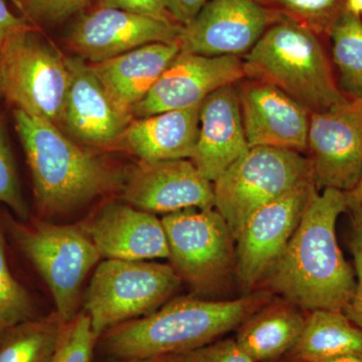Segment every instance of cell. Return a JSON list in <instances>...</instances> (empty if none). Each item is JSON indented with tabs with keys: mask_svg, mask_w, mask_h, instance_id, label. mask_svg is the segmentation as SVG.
Listing matches in <instances>:
<instances>
[{
	"mask_svg": "<svg viewBox=\"0 0 362 362\" xmlns=\"http://www.w3.org/2000/svg\"><path fill=\"white\" fill-rule=\"evenodd\" d=\"M170 265L106 259L98 265L84 295V310L100 337L119 324L153 313L180 289Z\"/></svg>",
	"mask_w": 362,
	"mask_h": 362,
	"instance_id": "7",
	"label": "cell"
},
{
	"mask_svg": "<svg viewBox=\"0 0 362 362\" xmlns=\"http://www.w3.org/2000/svg\"><path fill=\"white\" fill-rule=\"evenodd\" d=\"M70 71L66 58L37 28L13 35L0 47V90L28 115L62 130Z\"/></svg>",
	"mask_w": 362,
	"mask_h": 362,
	"instance_id": "5",
	"label": "cell"
},
{
	"mask_svg": "<svg viewBox=\"0 0 362 362\" xmlns=\"http://www.w3.org/2000/svg\"><path fill=\"white\" fill-rule=\"evenodd\" d=\"M93 0H20L18 6L33 23L56 25L80 13Z\"/></svg>",
	"mask_w": 362,
	"mask_h": 362,
	"instance_id": "30",
	"label": "cell"
},
{
	"mask_svg": "<svg viewBox=\"0 0 362 362\" xmlns=\"http://www.w3.org/2000/svg\"><path fill=\"white\" fill-rule=\"evenodd\" d=\"M347 209H354L362 216V175L356 187L345 192Z\"/></svg>",
	"mask_w": 362,
	"mask_h": 362,
	"instance_id": "36",
	"label": "cell"
},
{
	"mask_svg": "<svg viewBox=\"0 0 362 362\" xmlns=\"http://www.w3.org/2000/svg\"><path fill=\"white\" fill-rule=\"evenodd\" d=\"M199 132L192 160L214 182L249 151L235 84L223 86L204 100Z\"/></svg>",
	"mask_w": 362,
	"mask_h": 362,
	"instance_id": "19",
	"label": "cell"
},
{
	"mask_svg": "<svg viewBox=\"0 0 362 362\" xmlns=\"http://www.w3.org/2000/svg\"><path fill=\"white\" fill-rule=\"evenodd\" d=\"M235 86L250 148L274 147L306 153L310 112L262 81L244 78Z\"/></svg>",
	"mask_w": 362,
	"mask_h": 362,
	"instance_id": "16",
	"label": "cell"
},
{
	"mask_svg": "<svg viewBox=\"0 0 362 362\" xmlns=\"http://www.w3.org/2000/svg\"><path fill=\"white\" fill-rule=\"evenodd\" d=\"M0 202H4L7 206L11 207L13 213L21 220H28V206L21 195L13 154L7 141L6 127L1 117H0Z\"/></svg>",
	"mask_w": 362,
	"mask_h": 362,
	"instance_id": "29",
	"label": "cell"
},
{
	"mask_svg": "<svg viewBox=\"0 0 362 362\" xmlns=\"http://www.w3.org/2000/svg\"><path fill=\"white\" fill-rule=\"evenodd\" d=\"M309 180L313 178L304 154L252 147L214 181V209L225 218L235 240L257 209Z\"/></svg>",
	"mask_w": 362,
	"mask_h": 362,
	"instance_id": "8",
	"label": "cell"
},
{
	"mask_svg": "<svg viewBox=\"0 0 362 362\" xmlns=\"http://www.w3.org/2000/svg\"><path fill=\"white\" fill-rule=\"evenodd\" d=\"M20 1V0H16V2Z\"/></svg>",
	"mask_w": 362,
	"mask_h": 362,
	"instance_id": "42",
	"label": "cell"
},
{
	"mask_svg": "<svg viewBox=\"0 0 362 362\" xmlns=\"http://www.w3.org/2000/svg\"><path fill=\"white\" fill-rule=\"evenodd\" d=\"M124 201L148 213L214 209V182L190 159L139 161L122 187Z\"/></svg>",
	"mask_w": 362,
	"mask_h": 362,
	"instance_id": "15",
	"label": "cell"
},
{
	"mask_svg": "<svg viewBox=\"0 0 362 362\" xmlns=\"http://www.w3.org/2000/svg\"><path fill=\"white\" fill-rule=\"evenodd\" d=\"M207 0H164L171 18L182 26L192 23Z\"/></svg>",
	"mask_w": 362,
	"mask_h": 362,
	"instance_id": "35",
	"label": "cell"
},
{
	"mask_svg": "<svg viewBox=\"0 0 362 362\" xmlns=\"http://www.w3.org/2000/svg\"><path fill=\"white\" fill-rule=\"evenodd\" d=\"M201 105L131 121L119 141L140 161L190 159L199 132Z\"/></svg>",
	"mask_w": 362,
	"mask_h": 362,
	"instance_id": "21",
	"label": "cell"
},
{
	"mask_svg": "<svg viewBox=\"0 0 362 362\" xmlns=\"http://www.w3.org/2000/svg\"><path fill=\"white\" fill-rule=\"evenodd\" d=\"M272 299L259 291L226 301L181 297L141 318L119 324L98 339L107 358L182 354L220 339Z\"/></svg>",
	"mask_w": 362,
	"mask_h": 362,
	"instance_id": "2",
	"label": "cell"
},
{
	"mask_svg": "<svg viewBox=\"0 0 362 362\" xmlns=\"http://www.w3.org/2000/svg\"><path fill=\"white\" fill-rule=\"evenodd\" d=\"M303 309L287 300L271 299L238 327L235 340L256 362H277L288 356L306 323Z\"/></svg>",
	"mask_w": 362,
	"mask_h": 362,
	"instance_id": "22",
	"label": "cell"
},
{
	"mask_svg": "<svg viewBox=\"0 0 362 362\" xmlns=\"http://www.w3.org/2000/svg\"><path fill=\"white\" fill-rule=\"evenodd\" d=\"M274 21L255 0H207L192 23L183 26L180 49L201 56L242 58Z\"/></svg>",
	"mask_w": 362,
	"mask_h": 362,
	"instance_id": "13",
	"label": "cell"
},
{
	"mask_svg": "<svg viewBox=\"0 0 362 362\" xmlns=\"http://www.w3.org/2000/svg\"><path fill=\"white\" fill-rule=\"evenodd\" d=\"M324 40L293 21H274L242 57L245 78L274 86L310 113L328 110L349 98L338 86Z\"/></svg>",
	"mask_w": 362,
	"mask_h": 362,
	"instance_id": "4",
	"label": "cell"
},
{
	"mask_svg": "<svg viewBox=\"0 0 362 362\" xmlns=\"http://www.w3.org/2000/svg\"><path fill=\"white\" fill-rule=\"evenodd\" d=\"M66 321L54 311L0 334V362H52Z\"/></svg>",
	"mask_w": 362,
	"mask_h": 362,
	"instance_id": "24",
	"label": "cell"
},
{
	"mask_svg": "<svg viewBox=\"0 0 362 362\" xmlns=\"http://www.w3.org/2000/svg\"><path fill=\"white\" fill-rule=\"evenodd\" d=\"M318 362H362V354H345Z\"/></svg>",
	"mask_w": 362,
	"mask_h": 362,
	"instance_id": "38",
	"label": "cell"
},
{
	"mask_svg": "<svg viewBox=\"0 0 362 362\" xmlns=\"http://www.w3.org/2000/svg\"><path fill=\"white\" fill-rule=\"evenodd\" d=\"M181 357L182 362H256L235 338L216 340Z\"/></svg>",
	"mask_w": 362,
	"mask_h": 362,
	"instance_id": "32",
	"label": "cell"
},
{
	"mask_svg": "<svg viewBox=\"0 0 362 362\" xmlns=\"http://www.w3.org/2000/svg\"><path fill=\"white\" fill-rule=\"evenodd\" d=\"M316 188L313 180L303 181L287 194L259 207L244 223L235 239V268L245 289L256 287L277 263L296 232Z\"/></svg>",
	"mask_w": 362,
	"mask_h": 362,
	"instance_id": "10",
	"label": "cell"
},
{
	"mask_svg": "<svg viewBox=\"0 0 362 362\" xmlns=\"http://www.w3.org/2000/svg\"><path fill=\"white\" fill-rule=\"evenodd\" d=\"M276 21L287 20L329 40L337 21L346 13L347 0H255Z\"/></svg>",
	"mask_w": 362,
	"mask_h": 362,
	"instance_id": "26",
	"label": "cell"
},
{
	"mask_svg": "<svg viewBox=\"0 0 362 362\" xmlns=\"http://www.w3.org/2000/svg\"><path fill=\"white\" fill-rule=\"evenodd\" d=\"M169 261L182 282L209 291L232 270L235 242L232 230L216 209H185L161 218Z\"/></svg>",
	"mask_w": 362,
	"mask_h": 362,
	"instance_id": "9",
	"label": "cell"
},
{
	"mask_svg": "<svg viewBox=\"0 0 362 362\" xmlns=\"http://www.w3.org/2000/svg\"><path fill=\"white\" fill-rule=\"evenodd\" d=\"M13 115L40 216L49 218L71 213L122 189V173L78 146L58 127L20 109H14Z\"/></svg>",
	"mask_w": 362,
	"mask_h": 362,
	"instance_id": "3",
	"label": "cell"
},
{
	"mask_svg": "<svg viewBox=\"0 0 362 362\" xmlns=\"http://www.w3.org/2000/svg\"><path fill=\"white\" fill-rule=\"evenodd\" d=\"M306 154L317 187L346 192L356 187L362 175V99L311 113Z\"/></svg>",
	"mask_w": 362,
	"mask_h": 362,
	"instance_id": "11",
	"label": "cell"
},
{
	"mask_svg": "<svg viewBox=\"0 0 362 362\" xmlns=\"http://www.w3.org/2000/svg\"><path fill=\"white\" fill-rule=\"evenodd\" d=\"M346 211L345 192L314 189L296 232L262 282L303 310L343 311L356 284L337 238L338 218Z\"/></svg>",
	"mask_w": 362,
	"mask_h": 362,
	"instance_id": "1",
	"label": "cell"
},
{
	"mask_svg": "<svg viewBox=\"0 0 362 362\" xmlns=\"http://www.w3.org/2000/svg\"><path fill=\"white\" fill-rule=\"evenodd\" d=\"M81 226L102 258L145 261L168 259L161 218L130 204L110 202Z\"/></svg>",
	"mask_w": 362,
	"mask_h": 362,
	"instance_id": "18",
	"label": "cell"
},
{
	"mask_svg": "<svg viewBox=\"0 0 362 362\" xmlns=\"http://www.w3.org/2000/svg\"><path fill=\"white\" fill-rule=\"evenodd\" d=\"M277 362H280V361H277ZM281 362H293V361H287V359H286V361H281Z\"/></svg>",
	"mask_w": 362,
	"mask_h": 362,
	"instance_id": "40",
	"label": "cell"
},
{
	"mask_svg": "<svg viewBox=\"0 0 362 362\" xmlns=\"http://www.w3.org/2000/svg\"><path fill=\"white\" fill-rule=\"evenodd\" d=\"M70 71L62 129L76 141L97 148H118L132 119L122 115L103 86L80 57L66 58Z\"/></svg>",
	"mask_w": 362,
	"mask_h": 362,
	"instance_id": "17",
	"label": "cell"
},
{
	"mask_svg": "<svg viewBox=\"0 0 362 362\" xmlns=\"http://www.w3.org/2000/svg\"><path fill=\"white\" fill-rule=\"evenodd\" d=\"M180 51L177 42H156L107 61L89 63V66L117 110L133 120L135 107L147 96Z\"/></svg>",
	"mask_w": 362,
	"mask_h": 362,
	"instance_id": "20",
	"label": "cell"
},
{
	"mask_svg": "<svg viewBox=\"0 0 362 362\" xmlns=\"http://www.w3.org/2000/svg\"><path fill=\"white\" fill-rule=\"evenodd\" d=\"M33 28L37 26L28 23L25 18L16 16L11 13L6 2L0 0V47L16 33Z\"/></svg>",
	"mask_w": 362,
	"mask_h": 362,
	"instance_id": "34",
	"label": "cell"
},
{
	"mask_svg": "<svg viewBox=\"0 0 362 362\" xmlns=\"http://www.w3.org/2000/svg\"><path fill=\"white\" fill-rule=\"evenodd\" d=\"M108 362H182L181 354H168L146 358H108Z\"/></svg>",
	"mask_w": 362,
	"mask_h": 362,
	"instance_id": "37",
	"label": "cell"
},
{
	"mask_svg": "<svg viewBox=\"0 0 362 362\" xmlns=\"http://www.w3.org/2000/svg\"><path fill=\"white\" fill-rule=\"evenodd\" d=\"M0 96H1V90H0Z\"/></svg>",
	"mask_w": 362,
	"mask_h": 362,
	"instance_id": "41",
	"label": "cell"
},
{
	"mask_svg": "<svg viewBox=\"0 0 362 362\" xmlns=\"http://www.w3.org/2000/svg\"><path fill=\"white\" fill-rule=\"evenodd\" d=\"M244 78L240 57H206L180 51L135 107L133 118L199 106L214 90Z\"/></svg>",
	"mask_w": 362,
	"mask_h": 362,
	"instance_id": "14",
	"label": "cell"
},
{
	"mask_svg": "<svg viewBox=\"0 0 362 362\" xmlns=\"http://www.w3.org/2000/svg\"><path fill=\"white\" fill-rule=\"evenodd\" d=\"M98 6L122 9L160 20L175 21L166 9L164 0H98Z\"/></svg>",
	"mask_w": 362,
	"mask_h": 362,
	"instance_id": "33",
	"label": "cell"
},
{
	"mask_svg": "<svg viewBox=\"0 0 362 362\" xmlns=\"http://www.w3.org/2000/svg\"><path fill=\"white\" fill-rule=\"evenodd\" d=\"M37 317L30 295L9 268L0 226V334L16 324Z\"/></svg>",
	"mask_w": 362,
	"mask_h": 362,
	"instance_id": "27",
	"label": "cell"
},
{
	"mask_svg": "<svg viewBox=\"0 0 362 362\" xmlns=\"http://www.w3.org/2000/svg\"><path fill=\"white\" fill-rule=\"evenodd\" d=\"M182 28L173 21L98 6L76 23L68 42L80 58L99 63L145 45L180 44Z\"/></svg>",
	"mask_w": 362,
	"mask_h": 362,
	"instance_id": "12",
	"label": "cell"
},
{
	"mask_svg": "<svg viewBox=\"0 0 362 362\" xmlns=\"http://www.w3.org/2000/svg\"><path fill=\"white\" fill-rule=\"evenodd\" d=\"M338 86L349 99H362V18L346 11L329 35Z\"/></svg>",
	"mask_w": 362,
	"mask_h": 362,
	"instance_id": "25",
	"label": "cell"
},
{
	"mask_svg": "<svg viewBox=\"0 0 362 362\" xmlns=\"http://www.w3.org/2000/svg\"><path fill=\"white\" fill-rule=\"evenodd\" d=\"M98 339L90 317L83 309L64 323L52 362H93Z\"/></svg>",
	"mask_w": 362,
	"mask_h": 362,
	"instance_id": "28",
	"label": "cell"
},
{
	"mask_svg": "<svg viewBox=\"0 0 362 362\" xmlns=\"http://www.w3.org/2000/svg\"><path fill=\"white\" fill-rule=\"evenodd\" d=\"M351 221L349 247L354 259L356 290L343 312L356 326L362 329V216L354 209H347Z\"/></svg>",
	"mask_w": 362,
	"mask_h": 362,
	"instance_id": "31",
	"label": "cell"
},
{
	"mask_svg": "<svg viewBox=\"0 0 362 362\" xmlns=\"http://www.w3.org/2000/svg\"><path fill=\"white\" fill-rule=\"evenodd\" d=\"M345 354H362V329L342 310L309 312L294 349L286 356L293 362H318Z\"/></svg>",
	"mask_w": 362,
	"mask_h": 362,
	"instance_id": "23",
	"label": "cell"
},
{
	"mask_svg": "<svg viewBox=\"0 0 362 362\" xmlns=\"http://www.w3.org/2000/svg\"><path fill=\"white\" fill-rule=\"evenodd\" d=\"M346 11L362 18V0H347Z\"/></svg>",
	"mask_w": 362,
	"mask_h": 362,
	"instance_id": "39",
	"label": "cell"
},
{
	"mask_svg": "<svg viewBox=\"0 0 362 362\" xmlns=\"http://www.w3.org/2000/svg\"><path fill=\"white\" fill-rule=\"evenodd\" d=\"M8 228L16 246L49 287L56 312L71 320L78 312L83 283L102 258L94 243L80 226L11 220Z\"/></svg>",
	"mask_w": 362,
	"mask_h": 362,
	"instance_id": "6",
	"label": "cell"
}]
</instances>
